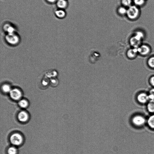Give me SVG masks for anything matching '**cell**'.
Wrapping results in <instances>:
<instances>
[{"label":"cell","instance_id":"cell-1","mask_svg":"<svg viewBox=\"0 0 154 154\" xmlns=\"http://www.w3.org/2000/svg\"><path fill=\"white\" fill-rule=\"evenodd\" d=\"M139 14V11L137 6L131 5L128 9L126 15L129 18L134 20L136 19Z\"/></svg>","mask_w":154,"mask_h":154},{"label":"cell","instance_id":"cell-2","mask_svg":"<svg viewBox=\"0 0 154 154\" xmlns=\"http://www.w3.org/2000/svg\"><path fill=\"white\" fill-rule=\"evenodd\" d=\"M132 120L134 125L138 127L142 126L145 125L146 122L145 117L140 115H136L134 116Z\"/></svg>","mask_w":154,"mask_h":154},{"label":"cell","instance_id":"cell-3","mask_svg":"<svg viewBox=\"0 0 154 154\" xmlns=\"http://www.w3.org/2000/svg\"><path fill=\"white\" fill-rule=\"evenodd\" d=\"M10 142L13 145L18 146L23 142V138L21 135L18 133L13 134L10 138Z\"/></svg>","mask_w":154,"mask_h":154},{"label":"cell","instance_id":"cell-4","mask_svg":"<svg viewBox=\"0 0 154 154\" xmlns=\"http://www.w3.org/2000/svg\"><path fill=\"white\" fill-rule=\"evenodd\" d=\"M138 53L143 56L148 55L151 51L150 47L146 45H140L138 48Z\"/></svg>","mask_w":154,"mask_h":154},{"label":"cell","instance_id":"cell-5","mask_svg":"<svg viewBox=\"0 0 154 154\" xmlns=\"http://www.w3.org/2000/svg\"><path fill=\"white\" fill-rule=\"evenodd\" d=\"M5 38L7 41L12 44H16L19 41L18 37L14 33H8V34L6 36Z\"/></svg>","mask_w":154,"mask_h":154},{"label":"cell","instance_id":"cell-6","mask_svg":"<svg viewBox=\"0 0 154 154\" xmlns=\"http://www.w3.org/2000/svg\"><path fill=\"white\" fill-rule=\"evenodd\" d=\"M138 102L140 104H145L149 101L148 95L145 92L139 94L137 97Z\"/></svg>","mask_w":154,"mask_h":154},{"label":"cell","instance_id":"cell-7","mask_svg":"<svg viewBox=\"0 0 154 154\" xmlns=\"http://www.w3.org/2000/svg\"><path fill=\"white\" fill-rule=\"evenodd\" d=\"M10 95L12 99L15 100H18L21 98L22 93L19 90L14 89L11 90L10 92Z\"/></svg>","mask_w":154,"mask_h":154},{"label":"cell","instance_id":"cell-8","mask_svg":"<svg viewBox=\"0 0 154 154\" xmlns=\"http://www.w3.org/2000/svg\"><path fill=\"white\" fill-rule=\"evenodd\" d=\"M29 116L27 113L25 111L20 112L18 115V118L20 122H24L27 121Z\"/></svg>","mask_w":154,"mask_h":154},{"label":"cell","instance_id":"cell-9","mask_svg":"<svg viewBox=\"0 0 154 154\" xmlns=\"http://www.w3.org/2000/svg\"><path fill=\"white\" fill-rule=\"evenodd\" d=\"M142 41L136 38L134 36L132 37L130 42L133 48H138L141 45Z\"/></svg>","mask_w":154,"mask_h":154},{"label":"cell","instance_id":"cell-10","mask_svg":"<svg viewBox=\"0 0 154 154\" xmlns=\"http://www.w3.org/2000/svg\"><path fill=\"white\" fill-rule=\"evenodd\" d=\"M57 5L60 9H64L68 6V3L66 0H58Z\"/></svg>","mask_w":154,"mask_h":154},{"label":"cell","instance_id":"cell-11","mask_svg":"<svg viewBox=\"0 0 154 154\" xmlns=\"http://www.w3.org/2000/svg\"><path fill=\"white\" fill-rule=\"evenodd\" d=\"M138 54V48H133L128 51V56L131 59L134 58L136 57Z\"/></svg>","mask_w":154,"mask_h":154},{"label":"cell","instance_id":"cell-12","mask_svg":"<svg viewBox=\"0 0 154 154\" xmlns=\"http://www.w3.org/2000/svg\"><path fill=\"white\" fill-rule=\"evenodd\" d=\"M147 108L149 112L154 113V100H151L147 103Z\"/></svg>","mask_w":154,"mask_h":154},{"label":"cell","instance_id":"cell-13","mask_svg":"<svg viewBox=\"0 0 154 154\" xmlns=\"http://www.w3.org/2000/svg\"><path fill=\"white\" fill-rule=\"evenodd\" d=\"M128 9L123 6H119L117 9V12L120 16H123L126 15Z\"/></svg>","mask_w":154,"mask_h":154},{"label":"cell","instance_id":"cell-14","mask_svg":"<svg viewBox=\"0 0 154 154\" xmlns=\"http://www.w3.org/2000/svg\"><path fill=\"white\" fill-rule=\"evenodd\" d=\"M56 16L58 18H64L66 15V12L64 9H60L55 12Z\"/></svg>","mask_w":154,"mask_h":154},{"label":"cell","instance_id":"cell-15","mask_svg":"<svg viewBox=\"0 0 154 154\" xmlns=\"http://www.w3.org/2000/svg\"><path fill=\"white\" fill-rule=\"evenodd\" d=\"M147 123L149 128L154 129V114L149 118Z\"/></svg>","mask_w":154,"mask_h":154},{"label":"cell","instance_id":"cell-16","mask_svg":"<svg viewBox=\"0 0 154 154\" xmlns=\"http://www.w3.org/2000/svg\"><path fill=\"white\" fill-rule=\"evenodd\" d=\"M4 29L7 31L8 33H14L15 29L9 24H6L4 27Z\"/></svg>","mask_w":154,"mask_h":154},{"label":"cell","instance_id":"cell-17","mask_svg":"<svg viewBox=\"0 0 154 154\" xmlns=\"http://www.w3.org/2000/svg\"><path fill=\"white\" fill-rule=\"evenodd\" d=\"M121 3L122 6L129 8L132 5V0H121Z\"/></svg>","mask_w":154,"mask_h":154},{"label":"cell","instance_id":"cell-18","mask_svg":"<svg viewBox=\"0 0 154 154\" xmlns=\"http://www.w3.org/2000/svg\"><path fill=\"white\" fill-rule=\"evenodd\" d=\"M19 104L20 107L23 108H26L28 105V103L26 100L24 99H22L19 102Z\"/></svg>","mask_w":154,"mask_h":154},{"label":"cell","instance_id":"cell-19","mask_svg":"<svg viewBox=\"0 0 154 154\" xmlns=\"http://www.w3.org/2000/svg\"><path fill=\"white\" fill-rule=\"evenodd\" d=\"M148 64L150 68L154 69V56L148 59Z\"/></svg>","mask_w":154,"mask_h":154},{"label":"cell","instance_id":"cell-20","mask_svg":"<svg viewBox=\"0 0 154 154\" xmlns=\"http://www.w3.org/2000/svg\"><path fill=\"white\" fill-rule=\"evenodd\" d=\"M134 36L138 39L142 41L144 37V35L142 32L138 31L136 33Z\"/></svg>","mask_w":154,"mask_h":154},{"label":"cell","instance_id":"cell-21","mask_svg":"<svg viewBox=\"0 0 154 154\" xmlns=\"http://www.w3.org/2000/svg\"><path fill=\"white\" fill-rule=\"evenodd\" d=\"M2 90L5 93L10 92L11 90L10 86L7 84H5L2 86Z\"/></svg>","mask_w":154,"mask_h":154},{"label":"cell","instance_id":"cell-22","mask_svg":"<svg viewBox=\"0 0 154 154\" xmlns=\"http://www.w3.org/2000/svg\"><path fill=\"white\" fill-rule=\"evenodd\" d=\"M17 150L15 147H10L8 150V152L9 154H17Z\"/></svg>","mask_w":154,"mask_h":154},{"label":"cell","instance_id":"cell-23","mask_svg":"<svg viewBox=\"0 0 154 154\" xmlns=\"http://www.w3.org/2000/svg\"><path fill=\"white\" fill-rule=\"evenodd\" d=\"M145 0H134V2L136 5L140 6L145 4Z\"/></svg>","mask_w":154,"mask_h":154},{"label":"cell","instance_id":"cell-24","mask_svg":"<svg viewBox=\"0 0 154 154\" xmlns=\"http://www.w3.org/2000/svg\"><path fill=\"white\" fill-rule=\"evenodd\" d=\"M149 83L151 86L154 87V76H152L150 78Z\"/></svg>","mask_w":154,"mask_h":154},{"label":"cell","instance_id":"cell-25","mask_svg":"<svg viewBox=\"0 0 154 154\" xmlns=\"http://www.w3.org/2000/svg\"><path fill=\"white\" fill-rule=\"evenodd\" d=\"M149 94L154 96V88H152L150 90Z\"/></svg>","mask_w":154,"mask_h":154},{"label":"cell","instance_id":"cell-26","mask_svg":"<svg viewBox=\"0 0 154 154\" xmlns=\"http://www.w3.org/2000/svg\"><path fill=\"white\" fill-rule=\"evenodd\" d=\"M47 1L50 3H53L57 1L58 0H46Z\"/></svg>","mask_w":154,"mask_h":154},{"label":"cell","instance_id":"cell-27","mask_svg":"<svg viewBox=\"0 0 154 154\" xmlns=\"http://www.w3.org/2000/svg\"><path fill=\"white\" fill-rule=\"evenodd\" d=\"M145 1H146V0H145Z\"/></svg>","mask_w":154,"mask_h":154}]
</instances>
